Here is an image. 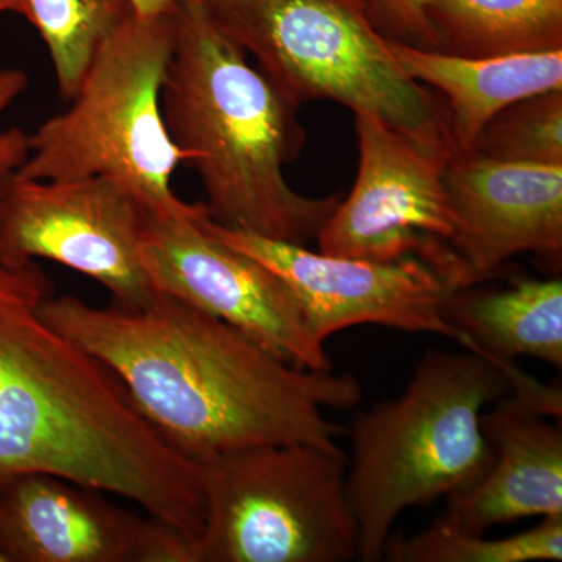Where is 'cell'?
I'll list each match as a JSON object with an SVG mask.
<instances>
[{"mask_svg": "<svg viewBox=\"0 0 562 562\" xmlns=\"http://www.w3.org/2000/svg\"><path fill=\"white\" fill-rule=\"evenodd\" d=\"M383 560L392 562H557L562 560V514L542 517L530 530L508 538L462 531L438 517L409 538L390 536Z\"/></svg>", "mask_w": 562, "mask_h": 562, "instance_id": "d6986e66", "label": "cell"}, {"mask_svg": "<svg viewBox=\"0 0 562 562\" xmlns=\"http://www.w3.org/2000/svg\"><path fill=\"white\" fill-rule=\"evenodd\" d=\"M179 3H201L202 0H177Z\"/></svg>", "mask_w": 562, "mask_h": 562, "instance_id": "d4e9b609", "label": "cell"}, {"mask_svg": "<svg viewBox=\"0 0 562 562\" xmlns=\"http://www.w3.org/2000/svg\"><path fill=\"white\" fill-rule=\"evenodd\" d=\"M29 87L21 69H0V116ZM29 157V133L20 127L0 132V176L18 171Z\"/></svg>", "mask_w": 562, "mask_h": 562, "instance_id": "7402d4cb", "label": "cell"}, {"mask_svg": "<svg viewBox=\"0 0 562 562\" xmlns=\"http://www.w3.org/2000/svg\"><path fill=\"white\" fill-rule=\"evenodd\" d=\"M355 131L357 180L317 233L319 251L376 262L438 261L457 231L443 183L453 151L417 143L371 113H355Z\"/></svg>", "mask_w": 562, "mask_h": 562, "instance_id": "30bf717a", "label": "cell"}, {"mask_svg": "<svg viewBox=\"0 0 562 562\" xmlns=\"http://www.w3.org/2000/svg\"><path fill=\"white\" fill-rule=\"evenodd\" d=\"M128 2L139 18L172 16L180 5L177 0H128Z\"/></svg>", "mask_w": 562, "mask_h": 562, "instance_id": "603a6c76", "label": "cell"}, {"mask_svg": "<svg viewBox=\"0 0 562 562\" xmlns=\"http://www.w3.org/2000/svg\"><path fill=\"white\" fill-rule=\"evenodd\" d=\"M0 562H7L5 557H3L2 553H0Z\"/></svg>", "mask_w": 562, "mask_h": 562, "instance_id": "484cf974", "label": "cell"}, {"mask_svg": "<svg viewBox=\"0 0 562 562\" xmlns=\"http://www.w3.org/2000/svg\"><path fill=\"white\" fill-rule=\"evenodd\" d=\"M99 494L49 473L13 476L0 486V553L7 562H194L188 536Z\"/></svg>", "mask_w": 562, "mask_h": 562, "instance_id": "7c38bea8", "label": "cell"}, {"mask_svg": "<svg viewBox=\"0 0 562 562\" xmlns=\"http://www.w3.org/2000/svg\"><path fill=\"white\" fill-rule=\"evenodd\" d=\"M387 43L409 79L446 95L450 135L460 151L472 150L484 127L506 106L562 90V49L476 58Z\"/></svg>", "mask_w": 562, "mask_h": 562, "instance_id": "9a60e30c", "label": "cell"}, {"mask_svg": "<svg viewBox=\"0 0 562 562\" xmlns=\"http://www.w3.org/2000/svg\"><path fill=\"white\" fill-rule=\"evenodd\" d=\"M201 225L286 281L317 341L325 342L355 325L375 324L442 336L492 360L471 336L447 321L443 306L454 290L438 269L419 257L387 262L357 260L231 231L214 224L209 214L201 217Z\"/></svg>", "mask_w": 562, "mask_h": 562, "instance_id": "8fae6325", "label": "cell"}, {"mask_svg": "<svg viewBox=\"0 0 562 562\" xmlns=\"http://www.w3.org/2000/svg\"><path fill=\"white\" fill-rule=\"evenodd\" d=\"M364 5L384 38L438 50V40L428 18L430 0H364Z\"/></svg>", "mask_w": 562, "mask_h": 562, "instance_id": "44dd1931", "label": "cell"}, {"mask_svg": "<svg viewBox=\"0 0 562 562\" xmlns=\"http://www.w3.org/2000/svg\"><path fill=\"white\" fill-rule=\"evenodd\" d=\"M166 127L199 173L214 224L306 246L339 203L292 190L284 166L301 154L297 105L213 24L202 3H180L161 91Z\"/></svg>", "mask_w": 562, "mask_h": 562, "instance_id": "3957f363", "label": "cell"}, {"mask_svg": "<svg viewBox=\"0 0 562 562\" xmlns=\"http://www.w3.org/2000/svg\"><path fill=\"white\" fill-rule=\"evenodd\" d=\"M133 13L128 0H24V18L49 49L63 98L76 94L95 52Z\"/></svg>", "mask_w": 562, "mask_h": 562, "instance_id": "ac0fdd59", "label": "cell"}, {"mask_svg": "<svg viewBox=\"0 0 562 562\" xmlns=\"http://www.w3.org/2000/svg\"><path fill=\"white\" fill-rule=\"evenodd\" d=\"M457 231L447 246L457 290L491 279L517 255L562 251V165L454 150L443 171Z\"/></svg>", "mask_w": 562, "mask_h": 562, "instance_id": "4fadbf2b", "label": "cell"}, {"mask_svg": "<svg viewBox=\"0 0 562 562\" xmlns=\"http://www.w3.org/2000/svg\"><path fill=\"white\" fill-rule=\"evenodd\" d=\"M213 24L295 105L330 99L452 151L446 109L403 72L364 0H202Z\"/></svg>", "mask_w": 562, "mask_h": 562, "instance_id": "8992f818", "label": "cell"}, {"mask_svg": "<svg viewBox=\"0 0 562 562\" xmlns=\"http://www.w3.org/2000/svg\"><path fill=\"white\" fill-rule=\"evenodd\" d=\"M201 465L205 520L194 562L357 560L346 453L268 443Z\"/></svg>", "mask_w": 562, "mask_h": 562, "instance_id": "52a82bcc", "label": "cell"}, {"mask_svg": "<svg viewBox=\"0 0 562 562\" xmlns=\"http://www.w3.org/2000/svg\"><path fill=\"white\" fill-rule=\"evenodd\" d=\"M147 211L113 181L0 176V258L57 261L103 284L125 308L158 294L140 262Z\"/></svg>", "mask_w": 562, "mask_h": 562, "instance_id": "ba28073f", "label": "cell"}, {"mask_svg": "<svg viewBox=\"0 0 562 562\" xmlns=\"http://www.w3.org/2000/svg\"><path fill=\"white\" fill-rule=\"evenodd\" d=\"M447 321L471 336L508 372L513 394L542 398L550 386L532 379L514 358H536L562 368V281L519 280L512 286L453 291L443 306Z\"/></svg>", "mask_w": 562, "mask_h": 562, "instance_id": "2e32d148", "label": "cell"}, {"mask_svg": "<svg viewBox=\"0 0 562 562\" xmlns=\"http://www.w3.org/2000/svg\"><path fill=\"white\" fill-rule=\"evenodd\" d=\"M513 391L508 373L473 351H428L405 391L358 413L347 492L361 562L383 560L405 509L469 490L490 469L482 416Z\"/></svg>", "mask_w": 562, "mask_h": 562, "instance_id": "277c9868", "label": "cell"}, {"mask_svg": "<svg viewBox=\"0 0 562 562\" xmlns=\"http://www.w3.org/2000/svg\"><path fill=\"white\" fill-rule=\"evenodd\" d=\"M438 50L498 57L562 49V0H430Z\"/></svg>", "mask_w": 562, "mask_h": 562, "instance_id": "e0dca14e", "label": "cell"}, {"mask_svg": "<svg viewBox=\"0 0 562 562\" xmlns=\"http://www.w3.org/2000/svg\"><path fill=\"white\" fill-rule=\"evenodd\" d=\"M176 44V14L135 13L95 52L69 109L29 135L18 169L38 180L113 181L157 217H199L205 203H187L171 187L190 162L166 127L161 91Z\"/></svg>", "mask_w": 562, "mask_h": 562, "instance_id": "5b68a950", "label": "cell"}, {"mask_svg": "<svg viewBox=\"0 0 562 562\" xmlns=\"http://www.w3.org/2000/svg\"><path fill=\"white\" fill-rule=\"evenodd\" d=\"M147 213L140 262L155 291L238 328L295 368L333 371L286 281L257 258L210 235L201 217Z\"/></svg>", "mask_w": 562, "mask_h": 562, "instance_id": "9c48e42d", "label": "cell"}, {"mask_svg": "<svg viewBox=\"0 0 562 562\" xmlns=\"http://www.w3.org/2000/svg\"><path fill=\"white\" fill-rule=\"evenodd\" d=\"M472 150L494 160L562 165V90L506 106L484 127Z\"/></svg>", "mask_w": 562, "mask_h": 562, "instance_id": "ffe728a7", "label": "cell"}, {"mask_svg": "<svg viewBox=\"0 0 562 562\" xmlns=\"http://www.w3.org/2000/svg\"><path fill=\"white\" fill-rule=\"evenodd\" d=\"M41 314L124 384L144 419L202 464L268 443L341 453L324 409L361 402L355 376L295 368L227 322L158 292L149 305L95 308L74 295Z\"/></svg>", "mask_w": 562, "mask_h": 562, "instance_id": "6da1fadb", "label": "cell"}, {"mask_svg": "<svg viewBox=\"0 0 562 562\" xmlns=\"http://www.w3.org/2000/svg\"><path fill=\"white\" fill-rule=\"evenodd\" d=\"M52 295L35 261L0 258V486L49 473L171 519L190 497L194 462L144 419L106 366L44 319Z\"/></svg>", "mask_w": 562, "mask_h": 562, "instance_id": "7a4b0ae2", "label": "cell"}, {"mask_svg": "<svg viewBox=\"0 0 562 562\" xmlns=\"http://www.w3.org/2000/svg\"><path fill=\"white\" fill-rule=\"evenodd\" d=\"M0 13H16L24 16V0H0Z\"/></svg>", "mask_w": 562, "mask_h": 562, "instance_id": "cb8c5ba5", "label": "cell"}, {"mask_svg": "<svg viewBox=\"0 0 562 562\" xmlns=\"http://www.w3.org/2000/svg\"><path fill=\"white\" fill-rule=\"evenodd\" d=\"M546 417L513 394L483 413L494 458L479 482L449 497L446 519L486 535L495 525L562 514V431Z\"/></svg>", "mask_w": 562, "mask_h": 562, "instance_id": "5bb4252c", "label": "cell"}]
</instances>
